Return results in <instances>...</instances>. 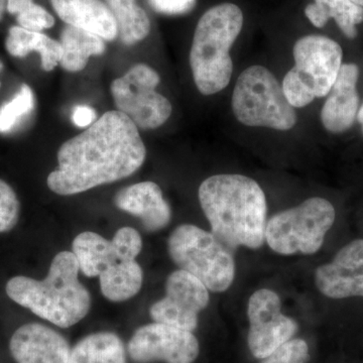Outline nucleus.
<instances>
[{"instance_id": "nucleus-7", "label": "nucleus", "mask_w": 363, "mask_h": 363, "mask_svg": "<svg viewBox=\"0 0 363 363\" xmlns=\"http://www.w3.org/2000/svg\"><path fill=\"white\" fill-rule=\"evenodd\" d=\"M168 252L179 269L190 272L214 293L225 292L235 278L233 252L212 233L192 224L177 227Z\"/></svg>"}, {"instance_id": "nucleus-35", "label": "nucleus", "mask_w": 363, "mask_h": 363, "mask_svg": "<svg viewBox=\"0 0 363 363\" xmlns=\"http://www.w3.org/2000/svg\"><path fill=\"white\" fill-rule=\"evenodd\" d=\"M350 1L357 4V6L363 7V0H350Z\"/></svg>"}, {"instance_id": "nucleus-34", "label": "nucleus", "mask_w": 363, "mask_h": 363, "mask_svg": "<svg viewBox=\"0 0 363 363\" xmlns=\"http://www.w3.org/2000/svg\"><path fill=\"white\" fill-rule=\"evenodd\" d=\"M357 119L358 121V123L362 124L363 133V104L362 105V107H359V111H358L357 112Z\"/></svg>"}, {"instance_id": "nucleus-26", "label": "nucleus", "mask_w": 363, "mask_h": 363, "mask_svg": "<svg viewBox=\"0 0 363 363\" xmlns=\"http://www.w3.org/2000/svg\"><path fill=\"white\" fill-rule=\"evenodd\" d=\"M112 248L118 262L135 260L143 248L142 238L133 227L118 229L111 240Z\"/></svg>"}, {"instance_id": "nucleus-9", "label": "nucleus", "mask_w": 363, "mask_h": 363, "mask_svg": "<svg viewBox=\"0 0 363 363\" xmlns=\"http://www.w3.org/2000/svg\"><path fill=\"white\" fill-rule=\"evenodd\" d=\"M160 80L154 69L140 64L111 84L112 96L118 111L143 130L160 128L171 116V102L156 91Z\"/></svg>"}, {"instance_id": "nucleus-13", "label": "nucleus", "mask_w": 363, "mask_h": 363, "mask_svg": "<svg viewBox=\"0 0 363 363\" xmlns=\"http://www.w3.org/2000/svg\"><path fill=\"white\" fill-rule=\"evenodd\" d=\"M318 290L326 297H363V240L351 241L329 264L315 272Z\"/></svg>"}, {"instance_id": "nucleus-25", "label": "nucleus", "mask_w": 363, "mask_h": 363, "mask_svg": "<svg viewBox=\"0 0 363 363\" xmlns=\"http://www.w3.org/2000/svg\"><path fill=\"white\" fill-rule=\"evenodd\" d=\"M35 97L28 85L21 86L13 99L0 107V133L13 130L21 119L33 111Z\"/></svg>"}, {"instance_id": "nucleus-12", "label": "nucleus", "mask_w": 363, "mask_h": 363, "mask_svg": "<svg viewBox=\"0 0 363 363\" xmlns=\"http://www.w3.org/2000/svg\"><path fill=\"white\" fill-rule=\"evenodd\" d=\"M278 294L262 289L248 301V347L253 357L264 359L297 333L298 324L281 312Z\"/></svg>"}, {"instance_id": "nucleus-4", "label": "nucleus", "mask_w": 363, "mask_h": 363, "mask_svg": "<svg viewBox=\"0 0 363 363\" xmlns=\"http://www.w3.org/2000/svg\"><path fill=\"white\" fill-rule=\"evenodd\" d=\"M242 26V11L233 4L211 7L198 21L190 66L195 84L203 95L216 94L230 82L233 71L230 49Z\"/></svg>"}, {"instance_id": "nucleus-33", "label": "nucleus", "mask_w": 363, "mask_h": 363, "mask_svg": "<svg viewBox=\"0 0 363 363\" xmlns=\"http://www.w3.org/2000/svg\"><path fill=\"white\" fill-rule=\"evenodd\" d=\"M7 4V0H0V21H1L2 16H4V11Z\"/></svg>"}, {"instance_id": "nucleus-10", "label": "nucleus", "mask_w": 363, "mask_h": 363, "mask_svg": "<svg viewBox=\"0 0 363 363\" xmlns=\"http://www.w3.org/2000/svg\"><path fill=\"white\" fill-rule=\"evenodd\" d=\"M126 351L133 363H194L200 344L193 332L154 322L133 332Z\"/></svg>"}, {"instance_id": "nucleus-19", "label": "nucleus", "mask_w": 363, "mask_h": 363, "mask_svg": "<svg viewBox=\"0 0 363 363\" xmlns=\"http://www.w3.org/2000/svg\"><path fill=\"white\" fill-rule=\"evenodd\" d=\"M308 20L316 28H324L330 18L337 23L346 38L357 37V26L363 21V7L350 0H314L305 9Z\"/></svg>"}, {"instance_id": "nucleus-1", "label": "nucleus", "mask_w": 363, "mask_h": 363, "mask_svg": "<svg viewBox=\"0 0 363 363\" xmlns=\"http://www.w3.org/2000/svg\"><path fill=\"white\" fill-rule=\"evenodd\" d=\"M145 156L133 121L121 111H108L62 145L59 167L48 177V187L58 195L79 194L133 175Z\"/></svg>"}, {"instance_id": "nucleus-23", "label": "nucleus", "mask_w": 363, "mask_h": 363, "mask_svg": "<svg viewBox=\"0 0 363 363\" xmlns=\"http://www.w3.org/2000/svg\"><path fill=\"white\" fill-rule=\"evenodd\" d=\"M80 271L88 278L99 276L107 267L118 262L111 241L100 234L86 231L78 234L72 245Z\"/></svg>"}, {"instance_id": "nucleus-24", "label": "nucleus", "mask_w": 363, "mask_h": 363, "mask_svg": "<svg viewBox=\"0 0 363 363\" xmlns=\"http://www.w3.org/2000/svg\"><path fill=\"white\" fill-rule=\"evenodd\" d=\"M113 14L117 30L124 44L133 45L147 37L150 30L149 16L135 0H105Z\"/></svg>"}, {"instance_id": "nucleus-27", "label": "nucleus", "mask_w": 363, "mask_h": 363, "mask_svg": "<svg viewBox=\"0 0 363 363\" xmlns=\"http://www.w3.org/2000/svg\"><path fill=\"white\" fill-rule=\"evenodd\" d=\"M20 216V202L13 188L0 180V233L14 228Z\"/></svg>"}, {"instance_id": "nucleus-3", "label": "nucleus", "mask_w": 363, "mask_h": 363, "mask_svg": "<svg viewBox=\"0 0 363 363\" xmlns=\"http://www.w3.org/2000/svg\"><path fill=\"white\" fill-rule=\"evenodd\" d=\"M78 260L71 252L52 259L43 281L18 276L7 281V296L33 314L62 329L82 321L90 311L89 291L78 279Z\"/></svg>"}, {"instance_id": "nucleus-21", "label": "nucleus", "mask_w": 363, "mask_h": 363, "mask_svg": "<svg viewBox=\"0 0 363 363\" xmlns=\"http://www.w3.org/2000/svg\"><path fill=\"white\" fill-rule=\"evenodd\" d=\"M6 48L11 56L18 58H23L30 52H39L43 69L47 72L52 71L61 61L62 48L60 42L44 33L32 32L21 26L9 28Z\"/></svg>"}, {"instance_id": "nucleus-36", "label": "nucleus", "mask_w": 363, "mask_h": 363, "mask_svg": "<svg viewBox=\"0 0 363 363\" xmlns=\"http://www.w3.org/2000/svg\"><path fill=\"white\" fill-rule=\"evenodd\" d=\"M2 69H4V65H2V62L0 61V72L2 71Z\"/></svg>"}, {"instance_id": "nucleus-28", "label": "nucleus", "mask_w": 363, "mask_h": 363, "mask_svg": "<svg viewBox=\"0 0 363 363\" xmlns=\"http://www.w3.org/2000/svg\"><path fill=\"white\" fill-rule=\"evenodd\" d=\"M309 347L303 339H291L277 348L262 363H307Z\"/></svg>"}, {"instance_id": "nucleus-20", "label": "nucleus", "mask_w": 363, "mask_h": 363, "mask_svg": "<svg viewBox=\"0 0 363 363\" xmlns=\"http://www.w3.org/2000/svg\"><path fill=\"white\" fill-rule=\"evenodd\" d=\"M62 57L60 64L69 72L82 71L92 56L105 52L104 39L83 28L67 25L60 38Z\"/></svg>"}, {"instance_id": "nucleus-29", "label": "nucleus", "mask_w": 363, "mask_h": 363, "mask_svg": "<svg viewBox=\"0 0 363 363\" xmlns=\"http://www.w3.org/2000/svg\"><path fill=\"white\" fill-rule=\"evenodd\" d=\"M16 20L20 23L21 28L32 32L40 33L55 25L52 14L48 13L44 7L35 4H33L25 11L16 16Z\"/></svg>"}, {"instance_id": "nucleus-6", "label": "nucleus", "mask_w": 363, "mask_h": 363, "mask_svg": "<svg viewBox=\"0 0 363 363\" xmlns=\"http://www.w3.org/2000/svg\"><path fill=\"white\" fill-rule=\"evenodd\" d=\"M231 107L240 123L253 128L286 131L297 123L295 108L269 69L248 67L236 81Z\"/></svg>"}, {"instance_id": "nucleus-32", "label": "nucleus", "mask_w": 363, "mask_h": 363, "mask_svg": "<svg viewBox=\"0 0 363 363\" xmlns=\"http://www.w3.org/2000/svg\"><path fill=\"white\" fill-rule=\"evenodd\" d=\"M33 4V0H7L6 9L9 13L18 16Z\"/></svg>"}, {"instance_id": "nucleus-15", "label": "nucleus", "mask_w": 363, "mask_h": 363, "mask_svg": "<svg viewBox=\"0 0 363 363\" xmlns=\"http://www.w3.org/2000/svg\"><path fill=\"white\" fill-rule=\"evenodd\" d=\"M358 77L359 69L355 64H342L321 111L322 124L329 133H342L357 121L359 111Z\"/></svg>"}, {"instance_id": "nucleus-14", "label": "nucleus", "mask_w": 363, "mask_h": 363, "mask_svg": "<svg viewBox=\"0 0 363 363\" xmlns=\"http://www.w3.org/2000/svg\"><path fill=\"white\" fill-rule=\"evenodd\" d=\"M71 347L63 334L40 323L23 325L9 340V351L16 363H67Z\"/></svg>"}, {"instance_id": "nucleus-18", "label": "nucleus", "mask_w": 363, "mask_h": 363, "mask_svg": "<svg viewBox=\"0 0 363 363\" xmlns=\"http://www.w3.org/2000/svg\"><path fill=\"white\" fill-rule=\"evenodd\" d=\"M67 363H128V351L118 334L95 332L72 346Z\"/></svg>"}, {"instance_id": "nucleus-8", "label": "nucleus", "mask_w": 363, "mask_h": 363, "mask_svg": "<svg viewBox=\"0 0 363 363\" xmlns=\"http://www.w3.org/2000/svg\"><path fill=\"white\" fill-rule=\"evenodd\" d=\"M335 221V209L328 200L313 197L267 222L266 240L279 255H314Z\"/></svg>"}, {"instance_id": "nucleus-11", "label": "nucleus", "mask_w": 363, "mask_h": 363, "mask_svg": "<svg viewBox=\"0 0 363 363\" xmlns=\"http://www.w3.org/2000/svg\"><path fill=\"white\" fill-rule=\"evenodd\" d=\"M208 291L190 272L183 269L172 272L166 281V296L150 307V318L157 323L194 332L198 315L209 304Z\"/></svg>"}, {"instance_id": "nucleus-17", "label": "nucleus", "mask_w": 363, "mask_h": 363, "mask_svg": "<svg viewBox=\"0 0 363 363\" xmlns=\"http://www.w3.org/2000/svg\"><path fill=\"white\" fill-rule=\"evenodd\" d=\"M55 11L67 25L83 28L104 40H113L118 35L116 21L101 0H51Z\"/></svg>"}, {"instance_id": "nucleus-22", "label": "nucleus", "mask_w": 363, "mask_h": 363, "mask_svg": "<svg viewBox=\"0 0 363 363\" xmlns=\"http://www.w3.org/2000/svg\"><path fill=\"white\" fill-rule=\"evenodd\" d=\"M102 295L111 302H123L135 297L143 286L142 267L135 260L116 262L99 274Z\"/></svg>"}, {"instance_id": "nucleus-31", "label": "nucleus", "mask_w": 363, "mask_h": 363, "mask_svg": "<svg viewBox=\"0 0 363 363\" xmlns=\"http://www.w3.org/2000/svg\"><path fill=\"white\" fill-rule=\"evenodd\" d=\"M96 111L88 105H78L73 109L72 121L78 128H88L95 123Z\"/></svg>"}, {"instance_id": "nucleus-16", "label": "nucleus", "mask_w": 363, "mask_h": 363, "mask_svg": "<svg viewBox=\"0 0 363 363\" xmlns=\"http://www.w3.org/2000/svg\"><path fill=\"white\" fill-rule=\"evenodd\" d=\"M114 203L118 209L138 217L147 233L161 230L171 221V207L154 182H142L123 188L117 193Z\"/></svg>"}, {"instance_id": "nucleus-30", "label": "nucleus", "mask_w": 363, "mask_h": 363, "mask_svg": "<svg viewBox=\"0 0 363 363\" xmlns=\"http://www.w3.org/2000/svg\"><path fill=\"white\" fill-rule=\"evenodd\" d=\"M149 4L157 13L178 16L192 11L196 0H149Z\"/></svg>"}, {"instance_id": "nucleus-2", "label": "nucleus", "mask_w": 363, "mask_h": 363, "mask_svg": "<svg viewBox=\"0 0 363 363\" xmlns=\"http://www.w3.org/2000/svg\"><path fill=\"white\" fill-rule=\"evenodd\" d=\"M198 196L212 233L231 252L240 247H262L267 199L253 179L230 174L209 177L200 185Z\"/></svg>"}, {"instance_id": "nucleus-5", "label": "nucleus", "mask_w": 363, "mask_h": 363, "mask_svg": "<svg viewBox=\"0 0 363 363\" xmlns=\"http://www.w3.org/2000/svg\"><path fill=\"white\" fill-rule=\"evenodd\" d=\"M293 54L295 66L281 87L294 108H302L330 92L342 66V48L330 38L310 35L296 42Z\"/></svg>"}]
</instances>
